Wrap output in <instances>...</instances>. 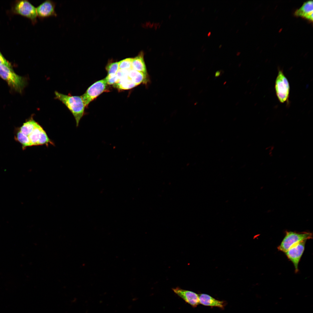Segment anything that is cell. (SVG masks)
I'll use <instances>...</instances> for the list:
<instances>
[{
    "label": "cell",
    "mask_w": 313,
    "mask_h": 313,
    "mask_svg": "<svg viewBox=\"0 0 313 313\" xmlns=\"http://www.w3.org/2000/svg\"><path fill=\"white\" fill-rule=\"evenodd\" d=\"M55 98L61 102L67 107L74 117L78 126L80 121L84 114L85 107L81 96L65 94L55 91Z\"/></svg>",
    "instance_id": "cell-1"
},
{
    "label": "cell",
    "mask_w": 313,
    "mask_h": 313,
    "mask_svg": "<svg viewBox=\"0 0 313 313\" xmlns=\"http://www.w3.org/2000/svg\"><path fill=\"white\" fill-rule=\"evenodd\" d=\"M0 76L9 85L16 91L21 92L26 84L24 77L15 73L11 67L0 63Z\"/></svg>",
    "instance_id": "cell-2"
},
{
    "label": "cell",
    "mask_w": 313,
    "mask_h": 313,
    "mask_svg": "<svg viewBox=\"0 0 313 313\" xmlns=\"http://www.w3.org/2000/svg\"><path fill=\"white\" fill-rule=\"evenodd\" d=\"M312 238V234L309 232H296L287 231L285 236L278 247L280 251L285 253L291 246L301 241Z\"/></svg>",
    "instance_id": "cell-3"
},
{
    "label": "cell",
    "mask_w": 313,
    "mask_h": 313,
    "mask_svg": "<svg viewBox=\"0 0 313 313\" xmlns=\"http://www.w3.org/2000/svg\"><path fill=\"white\" fill-rule=\"evenodd\" d=\"M275 88L276 95L280 102L281 103L287 102L290 93V85L282 70L279 71Z\"/></svg>",
    "instance_id": "cell-4"
},
{
    "label": "cell",
    "mask_w": 313,
    "mask_h": 313,
    "mask_svg": "<svg viewBox=\"0 0 313 313\" xmlns=\"http://www.w3.org/2000/svg\"><path fill=\"white\" fill-rule=\"evenodd\" d=\"M107 84L105 79L97 81L90 85L81 97L86 107L90 102L107 90Z\"/></svg>",
    "instance_id": "cell-5"
},
{
    "label": "cell",
    "mask_w": 313,
    "mask_h": 313,
    "mask_svg": "<svg viewBox=\"0 0 313 313\" xmlns=\"http://www.w3.org/2000/svg\"><path fill=\"white\" fill-rule=\"evenodd\" d=\"M15 10L17 13L30 19L33 24L37 22L36 8L28 1H19L16 4Z\"/></svg>",
    "instance_id": "cell-6"
},
{
    "label": "cell",
    "mask_w": 313,
    "mask_h": 313,
    "mask_svg": "<svg viewBox=\"0 0 313 313\" xmlns=\"http://www.w3.org/2000/svg\"><path fill=\"white\" fill-rule=\"evenodd\" d=\"M306 241L304 240L294 245L285 252L287 257L293 263L296 272L299 271V263L304 251Z\"/></svg>",
    "instance_id": "cell-7"
},
{
    "label": "cell",
    "mask_w": 313,
    "mask_h": 313,
    "mask_svg": "<svg viewBox=\"0 0 313 313\" xmlns=\"http://www.w3.org/2000/svg\"><path fill=\"white\" fill-rule=\"evenodd\" d=\"M56 3L50 0H46L38 6L36 12L37 17L41 20L51 17H57L55 11Z\"/></svg>",
    "instance_id": "cell-8"
},
{
    "label": "cell",
    "mask_w": 313,
    "mask_h": 313,
    "mask_svg": "<svg viewBox=\"0 0 313 313\" xmlns=\"http://www.w3.org/2000/svg\"><path fill=\"white\" fill-rule=\"evenodd\" d=\"M172 289L176 294L193 307H195L200 304L199 294L196 293L179 287Z\"/></svg>",
    "instance_id": "cell-9"
},
{
    "label": "cell",
    "mask_w": 313,
    "mask_h": 313,
    "mask_svg": "<svg viewBox=\"0 0 313 313\" xmlns=\"http://www.w3.org/2000/svg\"><path fill=\"white\" fill-rule=\"evenodd\" d=\"M199 303L203 305L212 307H216L223 309L225 302L217 300L207 294H199Z\"/></svg>",
    "instance_id": "cell-10"
},
{
    "label": "cell",
    "mask_w": 313,
    "mask_h": 313,
    "mask_svg": "<svg viewBox=\"0 0 313 313\" xmlns=\"http://www.w3.org/2000/svg\"><path fill=\"white\" fill-rule=\"evenodd\" d=\"M313 12V1L309 0L305 2L300 8L296 10L294 14L312 21Z\"/></svg>",
    "instance_id": "cell-11"
},
{
    "label": "cell",
    "mask_w": 313,
    "mask_h": 313,
    "mask_svg": "<svg viewBox=\"0 0 313 313\" xmlns=\"http://www.w3.org/2000/svg\"><path fill=\"white\" fill-rule=\"evenodd\" d=\"M128 77L137 86L141 83L146 84L149 81L148 74L132 69L129 70Z\"/></svg>",
    "instance_id": "cell-12"
},
{
    "label": "cell",
    "mask_w": 313,
    "mask_h": 313,
    "mask_svg": "<svg viewBox=\"0 0 313 313\" xmlns=\"http://www.w3.org/2000/svg\"><path fill=\"white\" fill-rule=\"evenodd\" d=\"M143 53L141 52L134 58H132V69L145 74H148L144 59Z\"/></svg>",
    "instance_id": "cell-13"
},
{
    "label": "cell",
    "mask_w": 313,
    "mask_h": 313,
    "mask_svg": "<svg viewBox=\"0 0 313 313\" xmlns=\"http://www.w3.org/2000/svg\"><path fill=\"white\" fill-rule=\"evenodd\" d=\"M37 123L32 118L23 123L19 130L23 134L28 137Z\"/></svg>",
    "instance_id": "cell-14"
},
{
    "label": "cell",
    "mask_w": 313,
    "mask_h": 313,
    "mask_svg": "<svg viewBox=\"0 0 313 313\" xmlns=\"http://www.w3.org/2000/svg\"><path fill=\"white\" fill-rule=\"evenodd\" d=\"M43 129L42 127L38 123L28 136L32 146L38 145L40 134Z\"/></svg>",
    "instance_id": "cell-15"
},
{
    "label": "cell",
    "mask_w": 313,
    "mask_h": 313,
    "mask_svg": "<svg viewBox=\"0 0 313 313\" xmlns=\"http://www.w3.org/2000/svg\"><path fill=\"white\" fill-rule=\"evenodd\" d=\"M114 86L118 89L125 90L132 88L137 85L134 83L128 76L119 80L114 85Z\"/></svg>",
    "instance_id": "cell-16"
},
{
    "label": "cell",
    "mask_w": 313,
    "mask_h": 313,
    "mask_svg": "<svg viewBox=\"0 0 313 313\" xmlns=\"http://www.w3.org/2000/svg\"><path fill=\"white\" fill-rule=\"evenodd\" d=\"M15 139L21 144L23 149H25L27 147L32 146L28 137L23 134L19 130L16 133Z\"/></svg>",
    "instance_id": "cell-17"
},
{
    "label": "cell",
    "mask_w": 313,
    "mask_h": 313,
    "mask_svg": "<svg viewBox=\"0 0 313 313\" xmlns=\"http://www.w3.org/2000/svg\"><path fill=\"white\" fill-rule=\"evenodd\" d=\"M49 144L54 145L53 142L48 137L46 132L43 129L41 132L38 145H45L48 146Z\"/></svg>",
    "instance_id": "cell-18"
},
{
    "label": "cell",
    "mask_w": 313,
    "mask_h": 313,
    "mask_svg": "<svg viewBox=\"0 0 313 313\" xmlns=\"http://www.w3.org/2000/svg\"><path fill=\"white\" fill-rule=\"evenodd\" d=\"M108 74H116L119 69V62L108 63L105 67Z\"/></svg>",
    "instance_id": "cell-19"
},
{
    "label": "cell",
    "mask_w": 313,
    "mask_h": 313,
    "mask_svg": "<svg viewBox=\"0 0 313 313\" xmlns=\"http://www.w3.org/2000/svg\"><path fill=\"white\" fill-rule=\"evenodd\" d=\"M132 58H127L119 62V69L130 70L132 69Z\"/></svg>",
    "instance_id": "cell-20"
},
{
    "label": "cell",
    "mask_w": 313,
    "mask_h": 313,
    "mask_svg": "<svg viewBox=\"0 0 313 313\" xmlns=\"http://www.w3.org/2000/svg\"><path fill=\"white\" fill-rule=\"evenodd\" d=\"M105 79L108 85H114L119 81L116 74H108Z\"/></svg>",
    "instance_id": "cell-21"
},
{
    "label": "cell",
    "mask_w": 313,
    "mask_h": 313,
    "mask_svg": "<svg viewBox=\"0 0 313 313\" xmlns=\"http://www.w3.org/2000/svg\"><path fill=\"white\" fill-rule=\"evenodd\" d=\"M129 71L126 70L119 69L116 74L119 81L128 77Z\"/></svg>",
    "instance_id": "cell-22"
},
{
    "label": "cell",
    "mask_w": 313,
    "mask_h": 313,
    "mask_svg": "<svg viewBox=\"0 0 313 313\" xmlns=\"http://www.w3.org/2000/svg\"><path fill=\"white\" fill-rule=\"evenodd\" d=\"M0 63L3 64L10 67V63L5 59L0 52Z\"/></svg>",
    "instance_id": "cell-23"
},
{
    "label": "cell",
    "mask_w": 313,
    "mask_h": 313,
    "mask_svg": "<svg viewBox=\"0 0 313 313\" xmlns=\"http://www.w3.org/2000/svg\"><path fill=\"white\" fill-rule=\"evenodd\" d=\"M221 70H218L216 71L215 74V77H218L219 76L221 75Z\"/></svg>",
    "instance_id": "cell-24"
}]
</instances>
